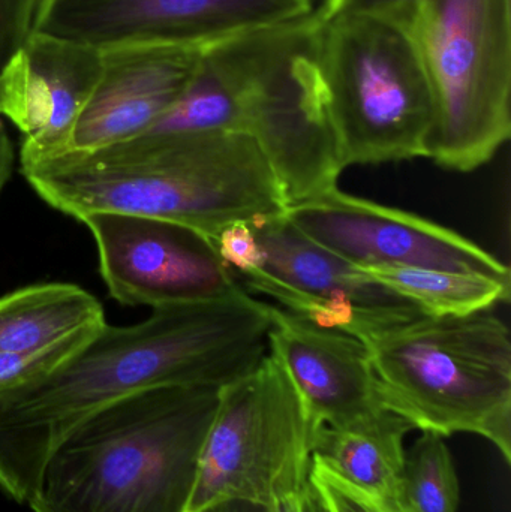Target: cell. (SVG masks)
Returning a JSON list of instances; mask_svg holds the SVG:
<instances>
[{
	"mask_svg": "<svg viewBox=\"0 0 511 512\" xmlns=\"http://www.w3.org/2000/svg\"><path fill=\"white\" fill-rule=\"evenodd\" d=\"M270 304L248 289L105 324L47 378L0 402V490L29 504L59 442L95 412L164 387L222 388L269 352Z\"/></svg>",
	"mask_w": 511,
	"mask_h": 512,
	"instance_id": "6da1fadb",
	"label": "cell"
},
{
	"mask_svg": "<svg viewBox=\"0 0 511 512\" xmlns=\"http://www.w3.org/2000/svg\"><path fill=\"white\" fill-rule=\"evenodd\" d=\"M63 215L122 213L174 222L215 243L228 225L284 215L287 198L251 138L234 132L143 134L20 167Z\"/></svg>",
	"mask_w": 511,
	"mask_h": 512,
	"instance_id": "7a4b0ae2",
	"label": "cell"
},
{
	"mask_svg": "<svg viewBox=\"0 0 511 512\" xmlns=\"http://www.w3.org/2000/svg\"><path fill=\"white\" fill-rule=\"evenodd\" d=\"M219 390L155 388L90 415L48 457L30 510L186 512Z\"/></svg>",
	"mask_w": 511,
	"mask_h": 512,
	"instance_id": "3957f363",
	"label": "cell"
},
{
	"mask_svg": "<svg viewBox=\"0 0 511 512\" xmlns=\"http://www.w3.org/2000/svg\"><path fill=\"white\" fill-rule=\"evenodd\" d=\"M318 35L312 12L203 48L195 71L216 131L257 144L288 206L338 188L344 171L327 116Z\"/></svg>",
	"mask_w": 511,
	"mask_h": 512,
	"instance_id": "277c9868",
	"label": "cell"
},
{
	"mask_svg": "<svg viewBox=\"0 0 511 512\" xmlns=\"http://www.w3.org/2000/svg\"><path fill=\"white\" fill-rule=\"evenodd\" d=\"M378 397L423 433L488 439L511 463V340L491 312L423 315L363 337Z\"/></svg>",
	"mask_w": 511,
	"mask_h": 512,
	"instance_id": "5b68a950",
	"label": "cell"
},
{
	"mask_svg": "<svg viewBox=\"0 0 511 512\" xmlns=\"http://www.w3.org/2000/svg\"><path fill=\"white\" fill-rule=\"evenodd\" d=\"M318 59L344 170L428 158L434 92L407 23L371 14L320 21Z\"/></svg>",
	"mask_w": 511,
	"mask_h": 512,
	"instance_id": "8992f818",
	"label": "cell"
},
{
	"mask_svg": "<svg viewBox=\"0 0 511 512\" xmlns=\"http://www.w3.org/2000/svg\"><path fill=\"white\" fill-rule=\"evenodd\" d=\"M435 101L428 158L471 173L511 135V0H422L407 21Z\"/></svg>",
	"mask_w": 511,
	"mask_h": 512,
	"instance_id": "52a82bcc",
	"label": "cell"
},
{
	"mask_svg": "<svg viewBox=\"0 0 511 512\" xmlns=\"http://www.w3.org/2000/svg\"><path fill=\"white\" fill-rule=\"evenodd\" d=\"M314 429L275 355L219 390L186 512L224 502L276 510L309 486Z\"/></svg>",
	"mask_w": 511,
	"mask_h": 512,
	"instance_id": "ba28073f",
	"label": "cell"
},
{
	"mask_svg": "<svg viewBox=\"0 0 511 512\" xmlns=\"http://www.w3.org/2000/svg\"><path fill=\"white\" fill-rule=\"evenodd\" d=\"M264 261L237 280L279 307L324 328L362 340L369 334L426 315L407 298L384 288L357 265L302 233L287 213L249 224Z\"/></svg>",
	"mask_w": 511,
	"mask_h": 512,
	"instance_id": "9c48e42d",
	"label": "cell"
},
{
	"mask_svg": "<svg viewBox=\"0 0 511 512\" xmlns=\"http://www.w3.org/2000/svg\"><path fill=\"white\" fill-rule=\"evenodd\" d=\"M315 0H50L36 33L96 50L129 44L206 48L312 14Z\"/></svg>",
	"mask_w": 511,
	"mask_h": 512,
	"instance_id": "30bf717a",
	"label": "cell"
},
{
	"mask_svg": "<svg viewBox=\"0 0 511 512\" xmlns=\"http://www.w3.org/2000/svg\"><path fill=\"white\" fill-rule=\"evenodd\" d=\"M98 249L99 271L123 306L200 303L243 288L212 240L174 222L122 213L80 219Z\"/></svg>",
	"mask_w": 511,
	"mask_h": 512,
	"instance_id": "8fae6325",
	"label": "cell"
},
{
	"mask_svg": "<svg viewBox=\"0 0 511 512\" xmlns=\"http://www.w3.org/2000/svg\"><path fill=\"white\" fill-rule=\"evenodd\" d=\"M288 219L357 267L432 268L511 280L509 265L443 225L338 188L293 204Z\"/></svg>",
	"mask_w": 511,
	"mask_h": 512,
	"instance_id": "7c38bea8",
	"label": "cell"
},
{
	"mask_svg": "<svg viewBox=\"0 0 511 512\" xmlns=\"http://www.w3.org/2000/svg\"><path fill=\"white\" fill-rule=\"evenodd\" d=\"M101 71V51L42 33L9 57L0 69V117L20 131V167L66 152Z\"/></svg>",
	"mask_w": 511,
	"mask_h": 512,
	"instance_id": "4fadbf2b",
	"label": "cell"
},
{
	"mask_svg": "<svg viewBox=\"0 0 511 512\" xmlns=\"http://www.w3.org/2000/svg\"><path fill=\"white\" fill-rule=\"evenodd\" d=\"M101 51L102 71L66 152H92L140 137L185 92L203 48L129 44Z\"/></svg>",
	"mask_w": 511,
	"mask_h": 512,
	"instance_id": "5bb4252c",
	"label": "cell"
},
{
	"mask_svg": "<svg viewBox=\"0 0 511 512\" xmlns=\"http://www.w3.org/2000/svg\"><path fill=\"white\" fill-rule=\"evenodd\" d=\"M269 352L293 381L312 429L347 427L383 412L365 343L270 304Z\"/></svg>",
	"mask_w": 511,
	"mask_h": 512,
	"instance_id": "9a60e30c",
	"label": "cell"
},
{
	"mask_svg": "<svg viewBox=\"0 0 511 512\" xmlns=\"http://www.w3.org/2000/svg\"><path fill=\"white\" fill-rule=\"evenodd\" d=\"M411 426L389 411L347 427H320L312 454L360 489L402 502L404 441Z\"/></svg>",
	"mask_w": 511,
	"mask_h": 512,
	"instance_id": "2e32d148",
	"label": "cell"
},
{
	"mask_svg": "<svg viewBox=\"0 0 511 512\" xmlns=\"http://www.w3.org/2000/svg\"><path fill=\"white\" fill-rule=\"evenodd\" d=\"M105 324L102 304L80 286H26L0 297V354L47 348Z\"/></svg>",
	"mask_w": 511,
	"mask_h": 512,
	"instance_id": "e0dca14e",
	"label": "cell"
},
{
	"mask_svg": "<svg viewBox=\"0 0 511 512\" xmlns=\"http://www.w3.org/2000/svg\"><path fill=\"white\" fill-rule=\"evenodd\" d=\"M372 280L419 306L426 315L488 312L510 301V280L432 268L359 267Z\"/></svg>",
	"mask_w": 511,
	"mask_h": 512,
	"instance_id": "ac0fdd59",
	"label": "cell"
},
{
	"mask_svg": "<svg viewBox=\"0 0 511 512\" xmlns=\"http://www.w3.org/2000/svg\"><path fill=\"white\" fill-rule=\"evenodd\" d=\"M444 439L426 432L405 451L401 496L411 512H458L461 487Z\"/></svg>",
	"mask_w": 511,
	"mask_h": 512,
	"instance_id": "d6986e66",
	"label": "cell"
},
{
	"mask_svg": "<svg viewBox=\"0 0 511 512\" xmlns=\"http://www.w3.org/2000/svg\"><path fill=\"white\" fill-rule=\"evenodd\" d=\"M95 333L96 331L78 334L56 345L35 351L0 354V402L56 372Z\"/></svg>",
	"mask_w": 511,
	"mask_h": 512,
	"instance_id": "ffe728a7",
	"label": "cell"
},
{
	"mask_svg": "<svg viewBox=\"0 0 511 512\" xmlns=\"http://www.w3.org/2000/svg\"><path fill=\"white\" fill-rule=\"evenodd\" d=\"M309 483L329 512H411L402 502L354 486L314 457Z\"/></svg>",
	"mask_w": 511,
	"mask_h": 512,
	"instance_id": "44dd1931",
	"label": "cell"
},
{
	"mask_svg": "<svg viewBox=\"0 0 511 512\" xmlns=\"http://www.w3.org/2000/svg\"><path fill=\"white\" fill-rule=\"evenodd\" d=\"M50 0H0V69L35 35Z\"/></svg>",
	"mask_w": 511,
	"mask_h": 512,
	"instance_id": "7402d4cb",
	"label": "cell"
},
{
	"mask_svg": "<svg viewBox=\"0 0 511 512\" xmlns=\"http://www.w3.org/2000/svg\"><path fill=\"white\" fill-rule=\"evenodd\" d=\"M213 245L216 246L222 261L236 273V276L252 273L263 267V249L254 231L245 222L228 225L216 237Z\"/></svg>",
	"mask_w": 511,
	"mask_h": 512,
	"instance_id": "603a6c76",
	"label": "cell"
},
{
	"mask_svg": "<svg viewBox=\"0 0 511 512\" xmlns=\"http://www.w3.org/2000/svg\"><path fill=\"white\" fill-rule=\"evenodd\" d=\"M422 0H324L315 15L326 21L336 15L371 14L396 18L407 23Z\"/></svg>",
	"mask_w": 511,
	"mask_h": 512,
	"instance_id": "cb8c5ba5",
	"label": "cell"
},
{
	"mask_svg": "<svg viewBox=\"0 0 511 512\" xmlns=\"http://www.w3.org/2000/svg\"><path fill=\"white\" fill-rule=\"evenodd\" d=\"M203 512H329V510L321 501L318 493L315 492L314 487L309 483V486L303 492H300L299 495L294 496L276 510H269V508L249 504V502L233 501L215 505V507Z\"/></svg>",
	"mask_w": 511,
	"mask_h": 512,
	"instance_id": "d4e9b609",
	"label": "cell"
},
{
	"mask_svg": "<svg viewBox=\"0 0 511 512\" xmlns=\"http://www.w3.org/2000/svg\"><path fill=\"white\" fill-rule=\"evenodd\" d=\"M12 167H14V147L0 120V194L11 177Z\"/></svg>",
	"mask_w": 511,
	"mask_h": 512,
	"instance_id": "484cf974",
	"label": "cell"
}]
</instances>
